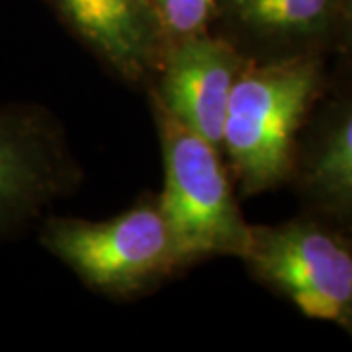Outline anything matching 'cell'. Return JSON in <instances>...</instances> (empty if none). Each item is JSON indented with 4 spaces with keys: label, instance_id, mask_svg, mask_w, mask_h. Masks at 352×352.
Segmentation results:
<instances>
[{
    "label": "cell",
    "instance_id": "obj_6",
    "mask_svg": "<svg viewBox=\"0 0 352 352\" xmlns=\"http://www.w3.org/2000/svg\"><path fill=\"white\" fill-rule=\"evenodd\" d=\"M247 59L227 36L206 32L166 47L145 88L184 126L221 151L227 102Z\"/></svg>",
    "mask_w": 352,
    "mask_h": 352
},
{
    "label": "cell",
    "instance_id": "obj_9",
    "mask_svg": "<svg viewBox=\"0 0 352 352\" xmlns=\"http://www.w3.org/2000/svg\"><path fill=\"white\" fill-rule=\"evenodd\" d=\"M292 178L317 217L352 233V96L327 106L300 138Z\"/></svg>",
    "mask_w": 352,
    "mask_h": 352
},
{
    "label": "cell",
    "instance_id": "obj_4",
    "mask_svg": "<svg viewBox=\"0 0 352 352\" xmlns=\"http://www.w3.org/2000/svg\"><path fill=\"white\" fill-rule=\"evenodd\" d=\"M241 261L300 314L333 323L352 339V233L317 215L251 226Z\"/></svg>",
    "mask_w": 352,
    "mask_h": 352
},
{
    "label": "cell",
    "instance_id": "obj_7",
    "mask_svg": "<svg viewBox=\"0 0 352 352\" xmlns=\"http://www.w3.org/2000/svg\"><path fill=\"white\" fill-rule=\"evenodd\" d=\"M73 34L113 75L147 87L163 57L151 0H45Z\"/></svg>",
    "mask_w": 352,
    "mask_h": 352
},
{
    "label": "cell",
    "instance_id": "obj_11",
    "mask_svg": "<svg viewBox=\"0 0 352 352\" xmlns=\"http://www.w3.org/2000/svg\"><path fill=\"white\" fill-rule=\"evenodd\" d=\"M335 45H339L352 55V0H340L339 28Z\"/></svg>",
    "mask_w": 352,
    "mask_h": 352
},
{
    "label": "cell",
    "instance_id": "obj_1",
    "mask_svg": "<svg viewBox=\"0 0 352 352\" xmlns=\"http://www.w3.org/2000/svg\"><path fill=\"white\" fill-rule=\"evenodd\" d=\"M325 82L321 53L247 59L227 102L221 157L241 196L294 175L298 143Z\"/></svg>",
    "mask_w": 352,
    "mask_h": 352
},
{
    "label": "cell",
    "instance_id": "obj_5",
    "mask_svg": "<svg viewBox=\"0 0 352 352\" xmlns=\"http://www.w3.org/2000/svg\"><path fill=\"white\" fill-rule=\"evenodd\" d=\"M85 170L59 118L41 104L0 106V239L71 196Z\"/></svg>",
    "mask_w": 352,
    "mask_h": 352
},
{
    "label": "cell",
    "instance_id": "obj_3",
    "mask_svg": "<svg viewBox=\"0 0 352 352\" xmlns=\"http://www.w3.org/2000/svg\"><path fill=\"white\" fill-rule=\"evenodd\" d=\"M163 151L164 184L159 196L184 270L215 258H241L251 241L221 151L186 127L149 94Z\"/></svg>",
    "mask_w": 352,
    "mask_h": 352
},
{
    "label": "cell",
    "instance_id": "obj_10",
    "mask_svg": "<svg viewBox=\"0 0 352 352\" xmlns=\"http://www.w3.org/2000/svg\"><path fill=\"white\" fill-rule=\"evenodd\" d=\"M151 6L163 51L182 39L210 32L219 12V0H151Z\"/></svg>",
    "mask_w": 352,
    "mask_h": 352
},
{
    "label": "cell",
    "instance_id": "obj_8",
    "mask_svg": "<svg viewBox=\"0 0 352 352\" xmlns=\"http://www.w3.org/2000/svg\"><path fill=\"white\" fill-rule=\"evenodd\" d=\"M340 0H219L227 36L251 59L321 53L337 38Z\"/></svg>",
    "mask_w": 352,
    "mask_h": 352
},
{
    "label": "cell",
    "instance_id": "obj_2",
    "mask_svg": "<svg viewBox=\"0 0 352 352\" xmlns=\"http://www.w3.org/2000/svg\"><path fill=\"white\" fill-rule=\"evenodd\" d=\"M39 243L87 288L116 302L138 300L184 270L157 194L110 219L50 215Z\"/></svg>",
    "mask_w": 352,
    "mask_h": 352
}]
</instances>
